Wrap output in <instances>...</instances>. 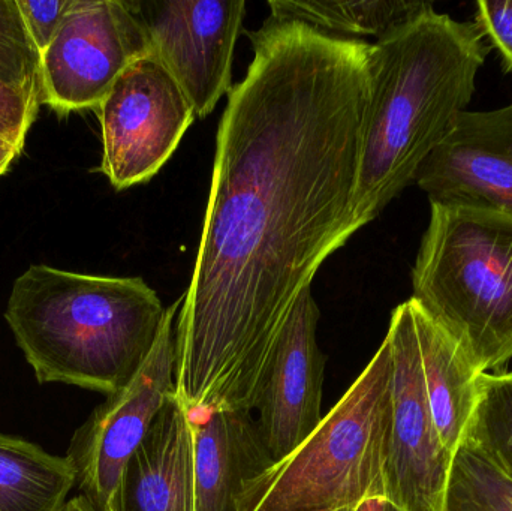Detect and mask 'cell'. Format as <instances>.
<instances>
[{
    "instance_id": "6da1fadb",
    "label": "cell",
    "mask_w": 512,
    "mask_h": 511,
    "mask_svg": "<svg viewBox=\"0 0 512 511\" xmlns=\"http://www.w3.org/2000/svg\"><path fill=\"white\" fill-rule=\"evenodd\" d=\"M249 36L177 317L176 396L191 414L254 411L298 296L357 233L370 44L273 17Z\"/></svg>"
},
{
    "instance_id": "7a4b0ae2",
    "label": "cell",
    "mask_w": 512,
    "mask_h": 511,
    "mask_svg": "<svg viewBox=\"0 0 512 511\" xmlns=\"http://www.w3.org/2000/svg\"><path fill=\"white\" fill-rule=\"evenodd\" d=\"M486 45L474 23L435 8L369 48L354 224L361 230L409 185L475 92Z\"/></svg>"
},
{
    "instance_id": "3957f363",
    "label": "cell",
    "mask_w": 512,
    "mask_h": 511,
    "mask_svg": "<svg viewBox=\"0 0 512 511\" xmlns=\"http://www.w3.org/2000/svg\"><path fill=\"white\" fill-rule=\"evenodd\" d=\"M165 315L141 278L33 264L15 279L5 320L39 384L111 396L138 374Z\"/></svg>"
},
{
    "instance_id": "277c9868",
    "label": "cell",
    "mask_w": 512,
    "mask_h": 511,
    "mask_svg": "<svg viewBox=\"0 0 512 511\" xmlns=\"http://www.w3.org/2000/svg\"><path fill=\"white\" fill-rule=\"evenodd\" d=\"M412 299L481 374L512 360V216L430 203Z\"/></svg>"
},
{
    "instance_id": "5b68a950",
    "label": "cell",
    "mask_w": 512,
    "mask_h": 511,
    "mask_svg": "<svg viewBox=\"0 0 512 511\" xmlns=\"http://www.w3.org/2000/svg\"><path fill=\"white\" fill-rule=\"evenodd\" d=\"M393 359L382 341L315 432L245 483L236 511H342L385 497Z\"/></svg>"
},
{
    "instance_id": "8992f818",
    "label": "cell",
    "mask_w": 512,
    "mask_h": 511,
    "mask_svg": "<svg viewBox=\"0 0 512 511\" xmlns=\"http://www.w3.org/2000/svg\"><path fill=\"white\" fill-rule=\"evenodd\" d=\"M96 113L102 129L99 171L117 191L156 176L195 120L188 96L153 53L122 72Z\"/></svg>"
},
{
    "instance_id": "52a82bcc",
    "label": "cell",
    "mask_w": 512,
    "mask_h": 511,
    "mask_svg": "<svg viewBox=\"0 0 512 511\" xmlns=\"http://www.w3.org/2000/svg\"><path fill=\"white\" fill-rule=\"evenodd\" d=\"M182 302L167 308L158 341L131 383L107 396L69 444L66 459L74 470L75 486L98 511H111L123 468L168 396L176 392V326Z\"/></svg>"
},
{
    "instance_id": "ba28073f",
    "label": "cell",
    "mask_w": 512,
    "mask_h": 511,
    "mask_svg": "<svg viewBox=\"0 0 512 511\" xmlns=\"http://www.w3.org/2000/svg\"><path fill=\"white\" fill-rule=\"evenodd\" d=\"M152 53L125 0H72L41 54V104L60 114L96 110L128 66Z\"/></svg>"
},
{
    "instance_id": "9c48e42d",
    "label": "cell",
    "mask_w": 512,
    "mask_h": 511,
    "mask_svg": "<svg viewBox=\"0 0 512 511\" xmlns=\"http://www.w3.org/2000/svg\"><path fill=\"white\" fill-rule=\"evenodd\" d=\"M385 338L393 359L385 497L403 511H444L454 455L442 443L427 402L414 300L394 309Z\"/></svg>"
},
{
    "instance_id": "30bf717a",
    "label": "cell",
    "mask_w": 512,
    "mask_h": 511,
    "mask_svg": "<svg viewBox=\"0 0 512 511\" xmlns=\"http://www.w3.org/2000/svg\"><path fill=\"white\" fill-rule=\"evenodd\" d=\"M150 50L188 96L195 117L209 116L231 92L233 57L246 17L243 0H137Z\"/></svg>"
},
{
    "instance_id": "8fae6325",
    "label": "cell",
    "mask_w": 512,
    "mask_h": 511,
    "mask_svg": "<svg viewBox=\"0 0 512 511\" xmlns=\"http://www.w3.org/2000/svg\"><path fill=\"white\" fill-rule=\"evenodd\" d=\"M319 308L312 288L301 291L283 324L259 383L254 410L274 464L321 425L325 356L316 338Z\"/></svg>"
},
{
    "instance_id": "7c38bea8",
    "label": "cell",
    "mask_w": 512,
    "mask_h": 511,
    "mask_svg": "<svg viewBox=\"0 0 512 511\" xmlns=\"http://www.w3.org/2000/svg\"><path fill=\"white\" fill-rule=\"evenodd\" d=\"M415 183L430 203L512 216V104L463 111L421 165Z\"/></svg>"
},
{
    "instance_id": "4fadbf2b",
    "label": "cell",
    "mask_w": 512,
    "mask_h": 511,
    "mask_svg": "<svg viewBox=\"0 0 512 511\" xmlns=\"http://www.w3.org/2000/svg\"><path fill=\"white\" fill-rule=\"evenodd\" d=\"M111 511H197L191 414L176 392L123 468Z\"/></svg>"
},
{
    "instance_id": "5bb4252c",
    "label": "cell",
    "mask_w": 512,
    "mask_h": 511,
    "mask_svg": "<svg viewBox=\"0 0 512 511\" xmlns=\"http://www.w3.org/2000/svg\"><path fill=\"white\" fill-rule=\"evenodd\" d=\"M191 420L197 511H236L245 483L274 464L258 422L239 410L201 411Z\"/></svg>"
},
{
    "instance_id": "9a60e30c",
    "label": "cell",
    "mask_w": 512,
    "mask_h": 511,
    "mask_svg": "<svg viewBox=\"0 0 512 511\" xmlns=\"http://www.w3.org/2000/svg\"><path fill=\"white\" fill-rule=\"evenodd\" d=\"M414 315L427 402L442 443L454 455L471 428L483 374L415 300Z\"/></svg>"
},
{
    "instance_id": "2e32d148",
    "label": "cell",
    "mask_w": 512,
    "mask_h": 511,
    "mask_svg": "<svg viewBox=\"0 0 512 511\" xmlns=\"http://www.w3.org/2000/svg\"><path fill=\"white\" fill-rule=\"evenodd\" d=\"M75 485L66 456L0 432V511H62Z\"/></svg>"
},
{
    "instance_id": "e0dca14e",
    "label": "cell",
    "mask_w": 512,
    "mask_h": 511,
    "mask_svg": "<svg viewBox=\"0 0 512 511\" xmlns=\"http://www.w3.org/2000/svg\"><path fill=\"white\" fill-rule=\"evenodd\" d=\"M271 17L291 20L319 32L375 36L376 41L433 8L430 2L370 0V2H285L270 0Z\"/></svg>"
},
{
    "instance_id": "ac0fdd59",
    "label": "cell",
    "mask_w": 512,
    "mask_h": 511,
    "mask_svg": "<svg viewBox=\"0 0 512 511\" xmlns=\"http://www.w3.org/2000/svg\"><path fill=\"white\" fill-rule=\"evenodd\" d=\"M444 511H512V480L465 440L453 456Z\"/></svg>"
},
{
    "instance_id": "d6986e66",
    "label": "cell",
    "mask_w": 512,
    "mask_h": 511,
    "mask_svg": "<svg viewBox=\"0 0 512 511\" xmlns=\"http://www.w3.org/2000/svg\"><path fill=\"white\" fill-rule=\"evenodd\" d=\"M466 441L512 480V374H483L480 401Z\"/></svg>"
},
{
    "instance_id": "ffe728a7",
    "label": "cell",
    "mask_w": 512,
    "mask_h": 511,
    "mask_svg": "<svg viewBox=\"0 0 512 511\" xmlns=\"http://www.w3.org/2000/svg\"><path fill=\"white\" fill-rule=\"evenodd\" d=\"M41 56L17 0H0V83L41 99Z\"/></svg>"
},
{
    "instance_id": "44dd1931",
    "label": "cell",
    "mask_w": 512,
    "mask_h": 511,
    "mask_svg": "<svg viewBox=\"0 0 512 511\" xmlns=\"http://www.w3.org/2000/svg\"><path fill=\"white\" fill-rule=\"evenodd\" d=\"M41 99L23 90L0 83V137L17 146L26 144V137L38 116Z\"/></svg>"
},
{
    "instance_id": "7402d4cb",
    "label": "cell",
    "mask_w": 512,
    "mask_h": 511,
    "mask_svg": "<svg viewBox=\"0 0 512 511\" xmlns=\"http://www.w3.org/2000/svg\"><path fill=\"white\" fill-rule=\"evenodd\" d=\"M475 8V27L498 51L505 71L512 72V0H480Z\"/></svg>"
},
{
    "instance_id": "603a6c76",
    "label": "cell",
    "mask_w": 512,
    "mask_h": 511,
    "mask_svg": "<svg viewBox=\"0 0 512 511\" xmlns=\"http://www.w3.org/2000/svg\"><path fill=\"white\" fill-rule=\"evenodd\" d=\"M71 2L72 0H17L21 17L39 56L53 41Z\"/></svg>"
},
{
    "instance_id": "cb8c5ba5",
    "label": "cell",
    "mask_w": 512,
    "mask_h": 511,
    "mask_svg": "<svg viewBox=\"0 0 512 511\" xmlns=\"http://www.w3.org/2000/svg\"><path fill=\"white\" fill-rule=\"evenodd\" d=\"M21 152H23V147L0 137V177L12 167V164L21 155Z\"/></svg>"
},
{
    "instance_id": "d4e9b609",
    "label": "cell",
    "mask_w": 512,
    "mask_h": 511,
    "mask_svg": "<svg viewBox=\"0 0 512 511\" xmlns=\"http://www.w3.org/2000/svg\"><path fill=\"white\" fill-rule=\"evenodd\" d=\"M352 511H403L396 504L391 503L387 497H373L361 501Z\"/></svg>"
},
{
    "instance_id": "484cf974",
    "label": "cell",
    "mask_w": 512,
    "mask_h": 511,
    "mask_svg": "<svg viewBox=\"0 0 512 511\" xmlns=\"http://www.w3.org/2000/svg\"><path fill=\"white\" fill-rule=\"evenodd\" d=\"M62 511H98L92 506L89 500L84 495H78V497L71 498L66 501Z\"/></svg>"
},
{
    "instance_id": "4316f807",
    "label": "cell",
    "mask_w": 512,
    "mask_h": 511,
    "mask_svg": "<svg viewBox=\"0 0 512 511\" xmlns=\"http://www.w3.org/2000/svg\"><path fill=\"white\" fill-rule=\"evenodd\" d=\"M352 510H354V509H352ZM352 510H342V511H352Z\"/></svg>"
},
{
    "instance_id": "83f0119b",
    "label": "cell",
    "mask_w": 512,
    "mask_h": 511,
    "mask_svg": "<svg viewBox=\"0 0 512 511\" xmlns=\"http://www.w3.org/2000/svg\"><path fill=\"white\" fill-rule=\"evenodd\" d=\"M511 374H512V372H511Z\"/></svg>"
}]
</instances>
